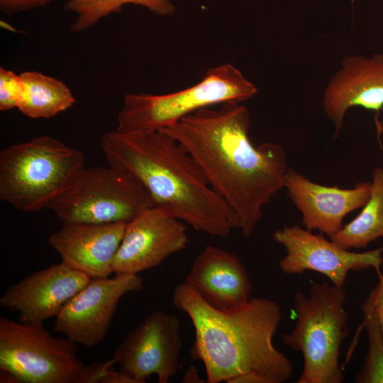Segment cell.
Listing matches in <instances>:
<instances>
[{"mask_svg": "<svg viewBox=\"0 0 383 383\" xmlns=\"http://www.w3.org/2000/svg\"><path fill=\"white\" fill-rule=\"evenodd\" d=\"M272 238L286 251L279 262L282 272L301 274L307 270L315 271L338 287H343L350 272L374 268L379 272L383 264V247L353 252L298 225L284 226L275 231Z\"/></svg>", "mask_w": 383, "mask_h": 383, "instance_id": "9c48e42d", "label": "cell"}, {"mask_svg": "<svg viewBox=\"0 0 383 383\" xmlns=\"http://www.w3.org/2000/svg\"><path fill=\"white\" fill-rule=\"evenodd\" d=\"M126 223H64L48 238V243L67 266L91 279L109 277L121 243Z\"/></svg>", "mask_w": 383, "mask_h": 383, "instance_id": "2e32d148", "label": "cell"}, {"mask_svg": "<svg viewBox=\"0 0 383 383\" xmlns=\"http://www.w3.org/2000/svg\"><path fill=\"white\" fill-rule=\"evenodd\" d=\"M1 383H23L22 381L14 374L1 370L0 374Z\"/></svg>", "mask_w": 383, "mask_h": 383, "instance_id": "83f0119b", "label": "cell"}, {"mask_svg": "<svg viewBox=\"0 0 383 383\" xmlns=\"http://www.w3.org/2000/svg\"><path fill=\"white\" fill-rule=\"evenodd\" d=\"M184 282L220 310L240 309L251 299L250 277L242 260L216 246H206L196 256Z\"/></svg>", "mask_w": 383, "mask_h": 383, "instance_id": "e0dca14e", "label": "cell"}, {"mask_svg": "<svg viewBox=\"0 0 383 383\" xmlns=\"http://www.w3.org/2000/svg\"><path fill=\"white\" fill-rule=\"evenodd\" d=\"M362 326L368 336V351L364 365L355 377L358 383H383V333L370 300L361 306Z\"/></svg>", "mask_w": 383, "mask_h": 383, "instance_id": "44dd1931", "label": "cell"}, {"mask_svg": "<svg viewBox=\"0 0 383 383\" xmlns=\"http://www.w3.org/2000/svg\"><path fill=\"white\" fill-rule=\"evenodd\" d=\"M250 113L240 103H226L191 113L162 131L196 161L212 189L228 204L238 229L249 236L262 209L283 187L288 170L283 147L250 138Z\"/></svg>", "mask_w": 383, "mask_h": 383, "instance_id": "6da1fadb", "label": "cell"}, {"mask_svg": "<svg viewBox=\"0 0 383 383\" xmlns=\"http://www.w3.org/2000/svg\"><path fill=\"white\" fill-rule=\"evenodd\" d=\"M85 274L60 262L34 272L11 285L0 306L18 313V321L43 324L89 282Z\"/></svg>", "mask_w": 383, "mask_h": 383, "instance_id": "4fadbf2b", "label": "cell"}, {"mask_svg": "<svg viewBox=\"0 0 383 383\" xmlns=\"http://www.w3.org/2000/svg\"><path fill=\"white\" fill-rule=\"evenodd\" d=\"M153 206L135 177L109 165L84 167L48 209L63 223H127Z\"/></svg>", "mask_w": 383, "mask_h": 383, "instance_id": "52a82bcc", "label": "cell"}, {"mask_svg": "<svg viewBox=\"0 0 383 383\" xmlns=\"http://www.w3.org/2000/svg\"><path fill=\"white\" fill-rule=\"evenodd\" d=\"M83 153L49 135L0 152V199L23 212L49 209L84 168Z\"/></svg>", "mask_w": 383, "mask_h": 383, "instance_id": "277c9868", "label": "cell"}, {"mask_svg": "<svg viewBox=\"0 0 383 383\" xmlns=\"http://www.w3.org/2000/svg\"><path fill=\"white\" fill-rule=\"evenodd\" d=\"M126 4L143 6L161 16H171L175 12L170 0H67L64 9L77 14L70 31L80 33L92 27L101 18L120 12Z\"/></svg>", "mask_w": 383, "mask_h": 383, "instance_id": "ffe728a7", "label": "cell"}, {"mask_svg": "<svg viewBox=\"0 0 383 383\" xmlns=\"http://www.w3.org/2000/svg\"><path fill=\"white\" fill-rule=\"evenodd\" d=\"M284 187L302 215L304 228L318 230L329 237L343 227L344 218L362 208L368 201L371 182H362L351 189L329 187L313 182L292 169H288Z\"/></svg>", "mask_w": 383, "mask_h": 383, "instance_id": "5bb4252c", "label": "cell"}, {"mask_svg": "<svg viewBox=\"0 0 383 383\" xmlns=\"http://www.w3.org/2000/svg\"><path fill=\"white\" fill-rule=\"evenodd\" d=\"M371 194L360 213L335 233L328 237L342 248L360 249L383 237V168L372 174Z\"/></svg>", "mask_w": 383, "mask_h": 383, "instance_id": "d6986e66", "label": "cell"}, {"mask_svg": "<svg viewBox=\"0 0 383 383\" xmlns=\"http://www.w3.org/2000/svg\"><path fill=\"white\" fill-rule=\"evenodd\" d=\"M376 127L377 133L379 135H383V113L382 117L376 121Z\"/></svg>", "mask_w": 383, "mask_h": 383, "instance_id": "f1b7e54d", "label": "cell"}, {"mask_svg": "<svg viewBox=\"0 0 383 383\" xmlns=\"http://www.w3.org/2000/svg\"><path fill=\"white\" fill-rule=\"evenodd\" d=\"M188 243L184 222L152 207L127 223L111 267L115 274H138L156 267Z\"/></svg>", "mask_w": 383, "mask_h": 383, "instance_id": "7c38bea8", "label": "cell"}, {"mask_svg": "<svg viewBox=\"0 0 383 383\" xmlns=\"http://www.w3.org/2000/svg\"><path fill=\"white\" fill-rule=\"evenodd\" d=\"M383 110V54L347 55L329 79L323 108L338 135L348 111L353 107Z\"/></svg>", "mask_w": 383, "mask_h": 383, "instance_id": "9a60e30c", "label": "cell"}, {"mask_svg": "<svg viewBox=\"0 0 383 383\" xmlns=\"http://www.w3.org/2000/svg\"><path fill=\"white\" fill-rule=\"evenodd\" d=\"M172 299L192 321V355L204 363L208 383L226 382L249 372L268 383H282L291 377V361L273 343L282 318L275 301L251 298L240 309L223 311L209 304L185 282L174 287Z\"/></svg>", "mask_w": 383, "mask_h": 383, "instance_id": "3957f363", "label": "cell"}, {"mask_svg": "<svg viewBox=\"0 0 383 383\" xmlns=\"http://www.w3.org/2000/svg\"><path fill=\"white\" fill-rule=\"evenodd\" d=\"M257 93L255 85L231 64L209 70L196 84L164 94L125 95L116 131H155L200 109L226 103H241Z\"/></svg>", "mask_w": 383, "mask_h": 383, "instance_id": "8992f818", "label": "cell"}, {"mask_svg": "<svg viewBox=\"0 0 383 383\" xmlns=\"http://www.w3.org/2000/svg\"><path fill=\"white\" fill-rule=\"evenodd\" d=\"M21 94L19 74L9 70L0 68V110L10 111L17 108Z\"/></svg>", "mask_w": 383, "mask_h": 383, "instance_id": "603a6c76", "label": "cell"}, {"mask_svg": "<svg viewBox=\"0 0 383 383\" xmlns=\"http://www.w3.org/2000/svg\"><path fill=\"white\" fill-rule=\"evenodd\" d=\"M182 348L179 317L155 311L126 335L113 358L134 383H145L153 374L159 383H167L178 370Z\"/></svg>", "mask_w": 383, "mask_h": 383, "instance_id": "30bf717a", "label": "cell"}, {"mask_svg": "<svg viewBox=\"0 0 383 383\" xmlns=\"http://www.w3.org/2000/svg\"><path fill=\"white\" fill-rule=\"evenodd\" d=\"M379 280L367 298L370 300L383 333V271L377 272Z\"/></svg>", "mask_w": 383, "mask_h": 383, "instance_id": "d4e9b609", "label": "cell"}, {"mask_svg": "<svg viewBox=\"0 0 383 383\" xmlns=\"http://www.w3.org/2000/svg\"><path fill=\"white\" fill-rule=\"evenodd\" d=\"M181 382L183 383H204L205 381L200 377L197 368L190 365L185 371Z\"/></svg>", "mask_w": 383, "mask_h": 383, "instance_id": "4316f807", "label": "cell"}, {"mask_svg": "<svg viewBox=\"0 0 383 383\" xmlns=\"http://www.w3.org/2000/svg\"><path fill=\"white\" fill-rule=\"evenodd\" d=\"M115 360L94 362L84 366L77 383H134L133 381L114 368Z\"/></svg>", "mask_w": 383, "mask_h": 383, "instance_id": "7402d4cb", "label": "cell"}, {"mask_svg": "<svg viewBox=\"0 0 383 383\" xmlns=\"http://www.w3.org/2000/svg\"><path fill=\"white\" fill-rule=\"evenodd\" d=\"M143 287V280L138 274L91 279L63 306L55 317L54 331L93 348L106 336L120 299Z\"/></svg>", "mask_w": 383, "mask_h": 383, "instance_id": "8fae6325", "label": "cell"}, {"mask_svg": "<svg viewBox=\"0 0 383 383\" xmlns=\"http://www.w3.org/2000/svg\"><path fill=\"white\" fill-rule=\"evenodd\" d=\"M18 110L30 118H50L72 107L76 99L61 80L35 71L19 74Z\"/></svg>", "mask_w": 383, "mask_h": 383, "instance_id": "ac0fdd59", "label": "cell"}, {"mask_svg": "<svg viewBox=\"0 0 383 383\" xmlns=\"http://www.w3.org/2000/svg\"><path fill=\"white\" fill-rule=\"evenodd\" d=\"M226 383H268L263 377L255 373H244L228 379Z\"/></svg>", "mask_w": 383, "mask_h": 383, "instance_id": "484cf974", "label": "cell"}, {"mask_svg": "<svg viewBox=\"0 0 383 383\" xmlns=\"http://www.w3.org/2000/svg\"><path fill=\"white\" fill-rule=\"evenodd\" d=\"M345 299L343 287L327 282H313L307 295L300 291L294 294L296 323L282 335V340L302 353L304 367L297 383L343 382L339 359L349 334Z\"/></svg>", "mask_w": 383, "mask_h": 383, "instance_id": "5b68a950", "label": "cell"}, {"mask_svg": "<svg viewBox=\"0 0 383 383\" xmlns=\"http://www.w3.org/2000/svg\"><path fill=\"white\" fill-rule=\"evenodd\" d=\"M100 146L109 165L135 177L154 206L167 215L213 236L224 238L238 228L231 208L187 150L166 133L110 131Z\"/></svg>", "mask_w": 383, "mask_h": 383, "instance_id": "7a4b0ae2", "label": "cell"}, {"mask_svg": "<svg viewBox=\"0 0 383 383\" xmlns=\"http://www.w3.org/2000/svg\"><path fill=\"white\" fill-rule=\"evenodd\" d=\"M52 0H0V9L7 15L43 7Z\"/></svg>", "mask_w": 383, "mask_h": 383, "instance_id": "cb8c5ba5", "label": "cell"}, {"mask_svg": "<svg viewBox=\"0 0 383 383\" xmlns=\"http://www.w3.org/2000/svg\"><path fill=\"white\" fill-rule=\"evenodd\" d=\"M77 343L43 324L0 318V370L26 383H77L84 367Z\"/></svg>", "mask_w": 383, "mask_h": 383, "instance_id": "ba28073f", "label": "cell"}]
</instances>
